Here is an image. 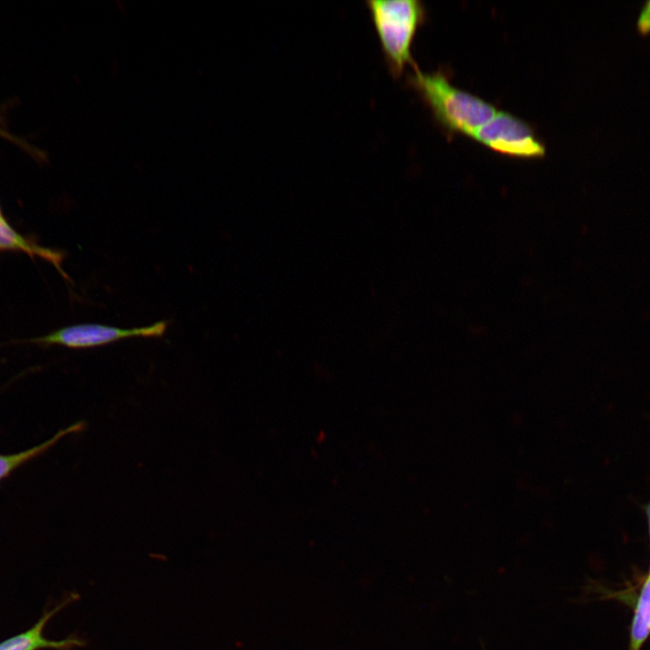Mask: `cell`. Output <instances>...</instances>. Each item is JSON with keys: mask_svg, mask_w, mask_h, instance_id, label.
<instances>
[{"mask_svg": "<svg viewBox=\"0 0 650 650\" xmlns=\"http://www.w3.org/2000/svg\"><path fill=\"white\" fill-rule=\"evenodd\" d=\"M644 510H645V514L646 516L648 534H649V538H650V501L646 505H645Z\"/></svg>", "mask_w": 650, "mask_h": 650, "instance_id": "10", "label": "cell"}, {"mask_svg": "<svg viewBox=\"0 0 650 650\" xmlns=\"http://www.w3.org/2000/svg\"><path fill=\"white\" fill-rule=\"evenodd\" d=\"M6 250L22 251L32 257L42 258L57 268L63 277L69 279L61 268V262L64 257L62 253L41 246L25 238L15 231L4 217H0V251Z\"/></svg>", "mask_w": 650, "mask_h": 650, "instance_id": "6", "label": "cell"}, {"mask_svg": "<svg viewBox=\"0 0 650 650\" xmlns=\"http://www.w3.org/2000/svg\"><path fill=\"white\" fill-rule=\"evenodd\" d=\"M650 633V575L639 593L631 625L629 650H640Z\"/></svg>", "mask_w": 650, "mask_h": 650, "instance_id": "7", "label": "cell"}, {"mask_svg": "<svg viewBox=\"0 0 650 650\" xmlns=\"http://www.w3.org/2000/svg\"><path fill=\"white\" fill-rule=\"evenodd\" d=\"M81 423L74 424L68 427L67 429L59 432L50 440L31 449L13 454L0 455V479L7 476L10 472H12L14 469H15L17 467L21 466L24 462L32 460V458L48 450L66 434L79 431V429H81Z\"/></svg>", "mask_w": 650, "mask_h": 650, "instance_id": "8", "label": "cell"}, {"mask_svg": "<svg viewBox=\"0 0 650 650\" xmlns=\"http://www.w3.org/2000/svg\"><path fill=\"white\" fill-rule=\"evenodd\" d=\"M471 138L508 156L539 158L545 153V147L537 139L533 129L525 122L507 112H497Z\"/></svg>", "mask_w": 650, "mask_h": 650, "instance_id": "3", "label": "cell"}, {"mask_svg": "<svg viewBox=\"0 0 650 650\" xmlns=\"http://www.w3.org/2000/svg\"><path fill=\"white\" fill-rule=\"evenodd\" d=\"M385 59L395 76H400L406 65L416 66L412 45L424 7L418 0H367Z\"/></svg>", "mask_w": 650, "mask_h": 650, "instance_id": "2", "label": "cell"}, {"mask_svg": "<svg viewBox=\"0 0 650 650\" xmlns=\"http://www.w3.org/2000/svg\"><path fill=\"white\" fill-rule=\"evenodd\" d=\"M636 28L643 34L650 32V0L644 3L639 12Z\"/></svg>", "mask_w": 650, "mask_h": 650, "instance_id": "9", "label": "cell"}, {"mask_svg": "<svg viewBox=\"0 0 650 650\" xmlns=\"http://www.w3.org/2000/svg\"><path fill=\"white\" fill-rule=\"evenodd\" d=\"M408 81L430 107L436 120L450 132L472 137L497 112L486 100L451 85L441 71L423 73L415 66Z\"/></svg>", "mask_w": 650, "mask_h": 650, "instance_id": "1", "label": "cell"}, {"mask_svg": "<svg viewBox=\"0 0 650 650\" xmlns=\"http://www.w3.org/2000/svg\"><path fill=\"white\" fill-rule=\"evenodd\" d=\"M78 599L77 594L70 595L59 605L45 611L32 627L0 642V650H72L85 646L87 642L78 636H70L61 640H51L44 636L45 627L51 618Z\"/></svg>", "mask_w": 650, "mask_h": 650, "instance_id": "5", "label": "cell"}, {"mask_svg": "<svg viewBox=\"0 0 650 650\" xmlns=\"http://www.w3.org/2000/svg\"><path fill=\"white\" fill-rule=\"evenodd\" d=\"M168 322L160 320L140 328L120 329L117 327L84 323L60 328L31 341L43 345H60L70 348H88L113 343L124 339L162 337Z\"/></svg>", "mask_w": 650, "mask_h": 650, "instance_id": "4", "label": "cell"}, {"mask_svg": "<svg viewBox=\"0 0 650 650\" xmlns=\"http://www.w3.org/2000/svg\"><path fill=\"white\" fill-rule=\"evenodd\" d=\"M0 217H4L2 214V211H1V208H0Z\"/></svg>", "mask_w": 650, "mask_h": 650, "instance_id": "11", "label": "cell"}, {"mask_svg": "<svg viewBox=\"0 0 650 650\" xmlns=\"http://www.w3.org/2000/svg\"><path fill=\"white\" fill-rule=\"evenodd\" d=\"M649 575H650V572H649Z\"/></svg>", "mask_w": 650, "mask_h": 650, "instance_id": "12", "label": "cell"}]
</instances>
